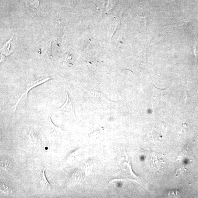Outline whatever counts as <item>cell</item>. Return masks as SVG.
<instances>
[{
  "label": "cell",
  "mask_w": 198,
  "mask_h": 198,
  "mask_svg": "<svg viewBox=\"0 0 198 198\" xmlns=\"http://www.w3.org/2000/svg\"><path fill=\"white\" fill-rule=\"evenodd\" d=\"M41 182H42L43 186L48 191V192L51 191V185H50L49 182L47 180L45 174V170L42 172V174L41 175Z\"/></svg>",
  "instance_id": "obj_1"
},
{
  "label": "cell",
  "mask_w": 198,
  "mask_h": 198,
  "mask_svg": "<svg viewBox=\"0 0 198 198\" xmlns=\"http://www.w3.org/2000/svg\"><path fill=\"white\" fill-rule=\"evenodd\" d=\"M51 78H48V79H44V80L42 81L39 82V83H37V84H34V85L31 86V87H30V88H29V89L27 90V91L26 92H25L24 93V94H23L22 95V96H21L20 97V98H19V100H18V101H17V103L16 104V105H15V106H14L13 108H14V110H15L16 109V107H17V106L18 105V104H19V102L21 100H22V98H23V97H24V96H25L24 98H26V97L27 96V94H28V92L30 90V89H32V88H33L34 87H35V86H37V85H38L40 84H42V83H44V82H46V81H47V80H49V79H51Z\"/></svg>",
  "instance_id": "obj_2"
},
{
  "label": "cell",
  "mask_w": 198,
  "mask_h": 198,
  "mask_svg": "<svg viewBox=\"0 0 198 198\" xmlns=\"http://www.w3.org/2000/svg\"><path fill=\"white\" fill-rule=\"evenodd\" d=\"M153 91L152 92V97L154 98H159L161 96L162 92L164 90H166V89H159L157 88L156 86L153 84Z\"/></svg>",
  "instance_id": "obj_3"
},
{
  "label": "cell",
  "mask_w": 198,
  "mask_h": 198,
  "mask_svg": "<svg viewBox=\"0 0 198 198\" xmlns=\"http://www.w3.org/2000/svg\"><path fill=\"white\" fill-rule=\"evenodd\" d=\"M27 4L32 8L35 9L39 6V3L38 0H28Z\"/></svg>",
  "instance_id": "obj_4"
},
{
  "label": "cell",
  "mask_w": 198,
  "mask_h": 198,
  "mask_svg": "<svg viewBox=\"0 0 198 198\" xmlns=\"http://www.w3.org/2000/svg\"><path fill=\"white\" fill-rule=\"evenodd\" d=\"M11 163L8 160H4V161H1V166L5 170H8L10 168Z\"/></svg>",
  "instance_id": "obj_5"
}]
</instances>
